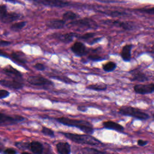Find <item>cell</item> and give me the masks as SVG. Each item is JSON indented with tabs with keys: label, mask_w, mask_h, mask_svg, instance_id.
Returning <instances> with one entry per match:
<instances>
[{
	"label": "cell",
	"mask_w": 154,
	"mask_h": 154,
	"mask_svg": "<svg viewBox=\"0 0 154 154\" xmlns=\"http://www.w3.org/2000/svg\"><path fill=\"white\" fill-rule=\"evenodd\" d=\"M20 17V14L15 12H7L1 21L4 24H10L18 20Z\"/></svg>",
	"instance_id": "e0dca14e"
},
{
	"label": "cell",
	"mask_w": 154,
	"mask_h": 154,
	"mask_svg": "<svg viewBox=\"0 0 154 154\" xmlns=\"http://www.w3.org/2000/svg\"><path fill=\"white\" fill-rule=\"evenodd\" d=\"M103 126L105 128L116 131L118 132H123L124 130L123 126H122L121 125L111 121L104 122L103 123Z\"/></svg>",
	"instance_id": "2e32d148"
},
{
	"label": "cell",
	"mask_w": 154,
	"mask_h": 154,
	"mask_svg": "<svg viewBox=\"0 0 154 154\" xmlns=\"http://www.w3.org/2000/svg\"><path fill=\"white\" fill-rule=\"evenodd\" d=\"M0 56H3V57H7V55L5 54V53L0 49Z\"/></svg>",
	"instance_id": "ab89813d"
},
{
	"label": "cell",
	"mask_w": 154,
	"mask_h": 154,
	"mask_svg": "<svg viewBox=\"0 0 154 154\" xmlns=\"http://www.w3.org/2000/svg\"><path fill=\"white\" fill-rule=\"evenodd\" d=\"M133 45L132 44H127L123 46L122 51L121 52V55L122 60L124 62H128L131 60V51Z\"/></svg>",
	"instance_id": "5bb4252c"
},
{
	"label": "cell",
	"mask_w": 154,
	"mask_h": 154,
	"mask_svg": "<svg viewBox=\"0 0 154 154\" xmlns=\"http://www.w3.org/2000/svg\"><path fill=\"white\" fill-rule=\"evenodd\" d=\"M137 143H138V145L141 146H144L147 144V141H145V140H139Z\"/></svg>",
	"instance_id": "f35d334b"
},
{
	"label": "cell",
	"mask_w": 154,
	"mask_h": 154,
	"mask_svg": "<svg viewBox=\"0 0 154 154\" xmlns=\"http://www.w3.org/2000/svg\"><path fill=\"white\" fill-rule=\"evenodd\" d=\"M94 36H95V34L93 33H86V34L80 36L79 38L81 40L89 42L94 37Z\"/></svg>",
	"instance_id": "484cf974"
},
{
	"label": "cell",
	"mask_w": 154,
	"mask_h": 154,
	"mask_svg": "<svg viewBox=\"0 0 154 154\" xmlns=\"http://www.w3.org/2000/svg\"><path fill=\"white\" fill-rule=\"evenodd\" d=\"M22 154H31V153H28V152H23Z\"/></svg>",
	"instance_id": "b9f144b4"
},
{
	"label": "cell",
	"mask_w": 154,
	"mask_h": 154,
	"mask_svg": "<svg viewBox=\"0 0 154 154\" xmlns=\"http://www.w3.org/2000/svg\"><path fill=\"white\" fill-rule=\"evenodd\" d=\"M11 44L10 42L5 41H0V46H9Z\"/></svg>",
	"instance_id": "8d00e7d4"
},
{
	"label": "cell",
	"mask_w": 154,
	"mask_h": 154,
	"mask_svg": "<svg viewBox=\"0 0 154 154\" xmlns=\"http://www.w3.org/2000/svg\"><path fill=\"white\" fill-rule=\"evenodd\" d=\"M86 89L94 91H104L107 90V86L104 83H97L89 85L86 87Z\"/></svg>",
	"instance_id": "44dd1931"
},
{
	"label": "cell",
	"mask_w": 154,
	"mask_h": 154,
	"mask_svg": "<svg viewBox=\"0 0 154 154\" xmlns=\"http://www.w3.org/2000/svg\"><path fill=\"white\" fill-rule=\"evenodd\" d=\"M55 120L63 125L78 128L81 131L87 134H92L94 131L92 124L86 121L72 119L64 117L56 118Z\"/></svg>",
	"instance_id": "6da1fadb"
},
{
	"label": "cell",
	"mask_w": 154,
	"mask_h": 154,
	"mask_svg": "<svg viewBox=\"0 0 154 154\" xmlns=\"http://www.w3.org/2000/svg\"><path fill=\"white\" fill-rule=\"evenodd\" d=\"M77 110L81 112H86L87 111V108L84 106H78L77 107Z\"/></svg>",
	"instance_id": "74e56055"
},
{
	"label": "cell",
	"mask_w": 154,
	"mask_h": 154,
	"mask_svg": "<svg viewBox=\"0 0 154 154\" xmlns=\"http://www.w3.org/2000/svg\"><path fill=\"white\" fill-rule=\"evenodd\" d=\"M136 10L142 13H145L150 15H154V7H148V8H140L139 9H136Z\"/></svg>",
	"instance_id": "4dcf8cb0"
},
{
	"label": "cell",
	"mask_w": 154,
	"mask_h": 154,
	"mask_svg": "<svg viewBox=\"0 0 154 154\" xmlns=\"http://www.w3.org/2000/svg\"><path fill=\"white\" fill-rule=\"evenodd\" d=\"M134 90L137 94H147L154 92V83L136 84L134 86Z\"/></svg>",
	"instance_id": "ba28073f"
},
{
	"label": "cell",
	"mask_w": 154,
	"mask_h": 154,
	"mask_svg": "<svg viewBox=\"0 0 154 154\" xmlns=\"http://www.w3.org/2000/svg\"><path fill=\"white\" fill-rule=\"evenodd\" d=\"M66 22L63 19H53L48 20L46 23V26L51 29L53 30H59L65 27Z\"/></svg>",
	"instance_id": "7c38bea8"
},
{
	"label": "cell",
	"mask_w": 154,
	"mask_h": 154,
	"mask_svg": "<svg viewBox=\"0 0 154 154\" xmlns=\"http://www.w3.org/2000/svg\"><path fill=\"white\" fill-rule=\"evenodd\" d=\"M117 67V65L113 62H108L103 65V70L106 72H111L114 70Z\"/></svg>",
	"instance_id": "603a6c76"
},
{
	"label": "cell",
	"mask_w": 154,
	"mask_h": 154,
	"mask_svg": "<svg viewBox=\"0 0 154 154\" xmlns=\"http://www.w3.org/2000/svg\"><path fill=\"white\" fill-rule=\"evenodd\" d=\"M78 17V16L77 15L76 13L71 12V11H68L65 12L63 15V20L66 21H75L76 18Z\"/></svg>",
	"instance_id": "7402d4cb"
},
{
	"label": "cell",
	"mask_w": 154,
	"mask_h": 154,
	"mask_svg": "<svg viewBox=\"0 0 154 154\" xmlns=\"http://www.w3.org/2000/svg\"><path fill=\"white\" fill-rule=\"evenodd\" d=\"M34 68L35 69H36L37 70H39V71H44L45 70L46 68L45 66V65L42 63H36L34 66Z\"/></svg>",
	"instance_id": "836d02e7"
},
{
	"label": "cell",
	"mask_w": 154,
	"mask_h": 154,
	"mask_svg": "<svg viewBox=\"0 0 154 154\" xmlns=\"http://www.w3.org/2000/svg\"><path fill=\"white\" fill-rule=\"evenodd\" d=\"M7 9L6 5L0 6V21H1L3 17L7 13Z\"/></svg>",
	"instance_id": "1f68e13d"
},
{
	"label": "cell",
	"mask_w": 154,
	"mask_h": 154,
	"mask_svg": "<svg viewBox=\"0 0 154 154\" xmlns=\"http://www.w3.org/2000/svg\"><path fill=\"white\" fill-rule=\"evenodd\" d=\"M70 50L76 56L82 57L87 54V48L84 44L80 42H75L71 47Z\"/></svg>",
	"instance_id": "30bf717a"
},
{
	"label": "cell",
	"mask_w": 154,
	"mask_h": 154,
	"mask_svg": "<svg viewBox=\"0 0 154 154\" xmlns=\"http://www.w3.org/2000/svg\"><path fill=\"white\" fill-rule=\"evenodd\" d=\"M4 73L10 78H12L13 80L20 81L23 80V75L17 69L9 65L3 69Z\"/></svg>",
	"instance_id": "9c48e42d"
},
{
	"label": "cell",
	"mask_w": 154,
	"mask_h": 154,
	"mask_svg": "<svg viewBox=\"0 0 154 154\" xmlns=\"http://www.w3.org/2000/svg\"><path fill=\"white\" fill-rule=\"evenodd\" d=\"M102 39V37H98V38H92V39L91 41H90L88 43L90 45H93L95 43H97L98 42L100 41Z\"/></svg>",
	"instance_id": "e575fe53"
},
{
	"label": "cell",
	"mask_w": 154,
	"mask_h": 154,
	"mask_svg": "<svg viewBox=\"0 0 154 154\" xmlns=\"http://www.w3.org/2000/svg\"><path fill=\"white\" fill-rule=\"evenodd\" d=\"M152 118H153V119L154 120V114H153V115H152Z\"/></svg>",
	"instance_id": "7bdbcfd3"
},
{
	"label": "cell",
	"mask_w": 154,
	"mask_h": 154,
	"mask_svg": "<svg viewBox=\"0 0 154 154\" xmlns=\"http://www.w3.org/2000/svg\"><path fill=\"white\" fill-rule=\"evenodd\" d=\"M42 132L44 135H45V136H49V137H54V131L51 129H49L48 128L43 126L42 129Z\"/></svg>",
	"instance_id": "f546056e"
},
{
	"label": "cell",
	"mask_w": 154,
	"mask_h": 154,
	"mask_svg": "<svg viewBox=\"0 0 154 154\" xmlns=\"http://www.w3.org/2000/svg\"><path fill=\"white\" fill-rule=\"evenodd\" d=\"M151 50H152V52L153 53H154V45H153V46L152 47Z\"/></svg>",
	"instance_id": "60d3db41"
},
{
	"label": "cell",
	"mask_w": 154,
	"mask_h": 154,
	"mask_svg": "<svg viewBox=\"0 0 154 154\" xmlns=\"http://www.w3.org/2000/svg\"><path fill=\"white\" fill-rule=\"evenodd\" d=\"M12 59L16 62V63H21V64H25L26 63L25 60L24 59H22L21 58V55H19L17 53H12Z\"/></svg>",
	"instance_id": "d4e9b609"
},
{
	"label": "cell",
	"mask_w": 154,
	"mask_h": 154,
	"mask_svg": "<svg viewBox=\"0 0 154 154\" xmlns=\"http://www.w3.org/2000/svg\"><path fill=\"white\" fill-rule=\"evenodd\" d=\"M4 154H16V152L13 149H7L4 152Z\"/></svg>",
	"instance_id": "d590c367"
},
{
	"label": "cell",
	"mask_w": 154,
	"mask_h": 154,
	"mask_svg": "<svg viewBox=\"0 0 154 154\" xmlns=\"http://www.w3.org/2000/svg\"><path fill=\"white\" fill-rule=\"evenodd\" d=\"M107 15L111 16L112 17H118V16H125L127 14L126 13L121 12H118V11H111V12H102Z\"/></svg>",
	"instance_id": "4316f807"
},
{
	"label": "cell",
	"mask_w": 154,
	"mask_h": 154,
	"mask_svg": "<svg viewBox=\"0 0 154 154\" xmlns=\"http://www.w3.org/2000/svg\"><path fill=\"white\" fill-rule=\"evenodd\" d=\"M111 23L113 25L120 27L125 30H131L134 28L133 26L131 24L126 22H122L120 21H111Z\"/></svg>",
	"instance_id": "ffe728a7"
},
{
	"label": "cell",
	"mask_w": 154,
	"mask_h": 154,
	"mask_svg": "<svg viewBox=\"0 0 154 154\" xmlns=\"http://www.w3.org/2000/svg\"><path fill=\"white\" fill-rule=\"evenodd\" d=\"M57 149L60 154H70V146L68 143L60 142L57 145Z\"/></svg>",
	"instance_id": "ac0fdd59"
},
{
	"label": "cell",
	"mask_w": 154,
	"mask_h": 154,
	"mask_svg": "<svg viewBox=\"0 0 154 154\" xmlns=\"http://www.w3.org/2000/svg\"><path fill=\"white\" fill-rule=\"evenodd\" d=\"M119 113L123 116H130L141 121H145L149 118L148 114L143 110L131 106H122L119 110Z\"/></svg>",
	"instance_id": "3957f363"
},
{
	"label": "cell",
	"mask_w": 154,
	"mask_h": 154,
	"mask_svg": "<svg viewBox=\"0 0 154 154\" xmlns=\"http://www.w3.org/2000/svg\"><path fill=\"white\" fill-rule=\"evenodd\" d=\"M84 154H105L104 153L93 148H84L83 149Z\"/></svg>",
	"instance_id": "f1b7e54d"
},
{
	"label": "cell",
	"mask_w": 154,
	"mask_h": 154,
	"mask_svg": "<svg viewBox=\"0 0 154 154\" xmlns=\"http://www.w3.org/2000/svg\"><path fill=\"white\" fill-rule=\"evenodd\" d=\"M25 120V118L21 116H10L9 115L0 113V125H9L15 124L19 122H22Z\"/></svg>",
	"instance_id": "5b68a950"
},
{
	"label": "cell",
	"mask_w": 154,
	"mask_h": 154,
	"mask_svg": "<svg viewBox=\"0 0 154 154\" xmlns=\"http://www.w3.org/2000/svg\"><path fill=\"white\" fill-rule=\"evenodd\" d=\"M10 95V92L6 90H0V99H5Z\"/></svg>",
	"instance_id": "d6a6232c"
},
{
	"label": "cell",
	"mask_w": 154,
	"mask_h": 154,
	"mask_svg": "<svg viewBox=\"0 0 154 154\" xmlns=\"http://www.w3.org/2000/svg\"><path fill=\"white\" fill-rule=\"evenodd\" d=\"M132 75V77L131 78V81H139V82H145L149 80L147 76L145 73L141 71H136L134 70L131 72Z\"/></svg>",
	"instance_id": "9a60e30c"
},
{
	"label": "cell",
	"mask_w": 154,
	"mask_h": 154,
	"mask_svg": "<svg viewBox=\"0 0 154 154\" xmlns=\"http://www.w3.org/2000/svg\"><path fill=\"white\" fill-rule=\"evenodd\" d=\"M33 2L51 7H65L69 6V2L61 0H36Z\"/></svg>",
	"instance_id": "52a82bcc"
},
{
	"label": "cell",
	"mask_w": 154,
	"mask_h": 154,
	"mask_svg": "<svg viewBox=\"0 0 154 154\" xmlns=\"http://www.w3.org/2000/svg\"><path fill=\"white\" fill-rule=\"evenodd\" d=\"M29 84L35 86H53L54 83L47 78L41 76H31L27 79Z\"/></svg>",
	"instance_id": "8992f818"
},
{
	"label": "cell",
	"mask_w": 154,
	"mask_h": 154,
	"mask_svg": "<svg viewBox=\"0 0 154 154\" xmlns=\"http://www.w3.org/2000/svg\"><path fill=\"white\" fill-rule=\"evenodd\" d=\"M69 24L71 26L84 29H96L98 27L97 23L90 18H84L79 20H75L72 21Z\"/></svg>",
	"instance_id": "277c9868"
},
{
	"label": "cell",
	"mask_w": 154,
	"mask_h": 154,
	"mask_svg": "<svg viewBox=\"0 0 154 154\" xmlns=\"http://www.w3.org/2000/svg\"><path fill=\"white\" fill-rule=\"evenodd\" d=\"M26 24L27 23L25 21H22V22L15 23L14 24H12L10 26V29L13 31H19L21 30L26 25Z\"/></svg>",
	"instance_id": "cb8c5ba5"
},
{
	"label": "cell",
	"mask_w": 154,
	"mask_h": 154,
	"mask_svg": "<svg viewBox=\"0 0 154 154\" xmlns=\"http://www.w3.org/2000/svg\"><path fill=\"white\" fill-rule=\"evenodd\" d=\"M68 139L77 143L85 144L89 145H98L101 142L90 135H80L72 133H62Z\"/></svg>",
	"instance_id": "7a4b0ae2"
},
{
	"label": "cell",
	"mask_w": 154,
	"mask_h": 154,
	"mask_svg": "<svg viewBox=\"0 0 154 154\" xmlns=\"http://www.w3.org/2000/svg\"><path fill=\"white\" fill-rule=\"evenodd\" d=\"M54 36L55 37H56L57 39H59L61 42L65 43V44H69L72 42L73 38L78 37L77 34H76L74 33H65V34H55L54 33Z\"/></svg>",
	"instance_id": "4fadbf2b"
},
{
	"label": "cell",
	"mask_w": 154,
	"mask_h": 154,
	"mask_svg": "<svg viewBox=\"0 0 154 154\" xmlns=\"http://www.w3.org/2000/svg\"><path fill=\"white\" fill-rule=\"evenodd\" d=\"M30 149L35 154H42L44 147L42 145L38 142H33L30 145Z\"/></svg>",
	"instance_id": "d6986e66"
},
{
	"label": "cell",
	"mask_w": 154,
	"mask_h": 154,
	"mask_svg": "<svg viewBox=\"0 0 154 154\" xmlns=\"http://www.w3.org/2000/svg\"><path fill=\"white\" fill-rule=\"evenodd\" d=\"M0 85L15 90H19L23 88L24 84L22 82L17 81L16 80H0Z\"/></svg>",
	"instance_id": "8fae6325"
},
{
	"label": "cell",
	"mask_w": 154,
	"mask_h": 154,
	"mask_svg": "<svg viewBox=\"0 0 154 154\" xmlns=\"http://www.w3.org/2000/svg\"><path fill=\"white\" fill-rule=\"evenodd\" d=\"M87 59L92 62H100L105 60V58H103L97 54H92L88 56Z\"/></svg>",
	"instance_id": "83f0119b"
}]
</instances>
